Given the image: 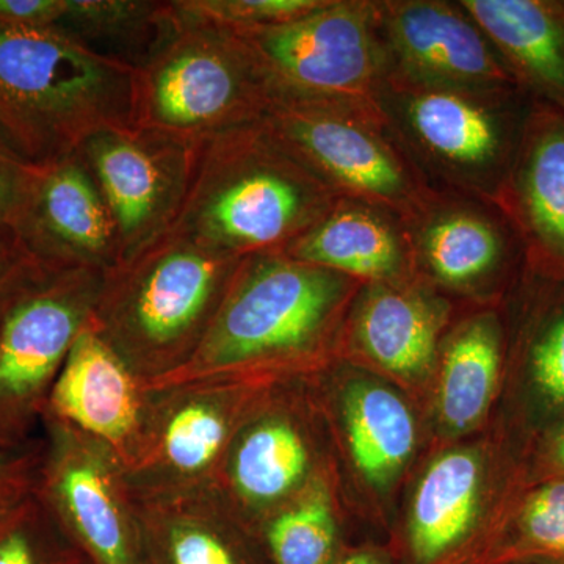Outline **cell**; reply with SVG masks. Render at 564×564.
<instances>
[{
    "mask_svg": "<svg viewBox=\"0 0 564 564\" xmlns=\"http://www.w3.org/2000/svg\"><path fill=\"white\" fill-rule=\"evenodd\" d=\"M262 121L340 198L406 220L433 191L392 139L383 113L274 101Z\"/></svg>",
    "mask_w": 564,
    "mask_h": 564,
    "instance_id": "obj_9",
    "label": "cell"
},
{
    "mask_svg": "<svg viewBox=\"0 0 564 564\" xmlns=\"http://www.w3.org/2000/svg\"><path fill=\"white\" fill-rule=\"evenodd\" d=\"M82 558L36 489L0 518V564H79Z\"/></svg>",
    "mask_w": 564,
    "mask_h": 564,
    "instance_id": "obj_28",
    "label": "cell"
},
{
    "mask_svg": "<svg viewBox=\"0 0 564 564\" xmlns=\"http://www.w3.org/2000/svg\"><path fill=\"white\" fill-rule=\"evenodd\" d=\"M326 0H182L185 9L229 29L267 28L306 17Z\"/></svg>",
    "mask_w": 564,
    "mask_h": 564,
    "instance_id": "obj_30",
    "label": "cell"
},
{
    "mask_svg": "<svg viewBox=\"0 0 564 564\" xmlns=\"http://www.w3.org/2000/svg\"><path fill=\"white\" fill-rule=\"evenodd\" d=\"M459 2L499 52L519 90L564 113V2Z\"/></svg>",
    "mask_w": 564,
    "mask_h": 564,
    "instance_id": "obj_22",
    "label": "cell"
},
{
    "mask_svg": "<svg viewBox=\"0 0 564 564\" xmlns=\"http://www.w3.org/2000/svg\"><path fill=\"white\" fill-rule=\"evenodd\" d=\"M529 106L519 88L463 90L392 79L378 98L386 128L430 187L494 204L513 165Z\"/></svg>",
    "mask_w": 564,
    "mask_h": 564,
    "instance_id": "obj_6",
    "label": "cell"
},
{
    "mask_svg": "<svg viewBox=\"0 0 564 564\" xmlns=\"http://www.w3.org/2000/svg\"><path fill=\"white\" fill-rule=\"evenodd\" d=\"M106 272L29 258L0 296V444L43 433L47 400L91 321Z\"/></svg>",
    "mask_w": 564,
    "mask_h": 564,
    "instance_id": "obj_7",
    "label": "cell"
},
{
    "mask_svg": "<svg viewBox=\"0 0 564 564\" xmlns=\"http://www.w3.org/2000/svg\"><path fill=\"white\" fill-rule=\"evenodd\" d=\"M518 530L530 551L564 558V478L549 481L527 497Z\"/></svg>",
    "mask_w": 564,
    "mask_h": 564,
    "instance_id": "obj_31",
    "label": "cell"
},
{
    "mask_svg": "<svg viewBox=\"0 0 564 564\" xmlns=\"http://www.w3.org/2000/svg\"><path fill=\"white\" fill-rule=\"evenodd\" d=\"M505 332L496 306L455 317L437 359L436 413L448 436L473 432L489 413L502 373Z\"/></svg>",
    "mask_w": 564,
    "mask_h": 564,
    "instance_id": "obj_23",
    "label": "cell"
},
{
    "mask_svg": "<svg viewBox=\"0 0 564 564\" xmlns=\"http://www.w3.org/2000/svg\"><path fill=\"white\" fill-rule=\"evenodd\" d=\"M65 7L66 0H0V22L13 28H55Z\"/></svg>",
    "mask_w": 564,
    "mask_h": 564,
    "instance_id": "obj_34",
    "label": "cell"
},
{
    "mask_svg": "<svg viewBox=\"0 0 564 564\" xmlns=\"http://www.w3.org/2000/svg\"><path fill=\"white\" fill-rule=\"evenodd\" d=\"M386 79L463 90L519 88L462 2L375 0Z\"/></svg>",
    "mask_w": 564,
    "mask_h": 564,
    "instance_id": "obj_15",
    "label": "cell"
},
{
    "mask_svg": "<svg viewBox=\"0 0 564 564\" xmlns=\"http://www.w3.org/2000/svg\"><path fill=\"white\" fill-rule=\"evenodd\" d=\"M7 513H9V511H7ZM7 513H6V514H7ZM2 516H3V514H2ZM2 516H0V518H2Z\"/></svg>",
    "mask_w": 564,
    "mask_h": 564,
    "instance_id": "obj_39",
    "label": "cell"
},
{
    "mask_svg": "<svg viewBox=\"0 0 564 564\" xmlns=\"http://www.w3.org/2000/svg\"><path fill=\"white\" fill-rule=\"evenodd\" d=\"M133 68L61 28L0 22V140L43 166L107 126L132 124Z\"/></svg>",
    "mask_w": 564,
    "mask_h": 564,
    "instance_id": "obj_4",
    "label": "cell"
},
{
    "mask_svg": "<svg viewBox=\"0 0 564 564\" xmlns=\"http://www.w3.org/2000/svg\"><path fill=\"white\" fill-rule=\"evenodd\" d=\"M148 402L150 384L88 323L52 386L46 417L99 441L128 470L139 455Z\"/></svg>",
    "mask_w": 564,
    "mask_h": 564,
    "instance_id": "obj_18",
    "label": "cell"
},
{
    "mask_svg": "<svg viewBox=\"0 0 564 564\" xmlns=\"http://www.w3.org/2000/svg\"><path fill=\"white\" fill-rule=\"evenodd\" d=\"M339 199L259 121L198 144L191 187L172 229L212 250L247 258L285 250Z\"/></svg>",
    "mask_w": 564,
    "mask_h": 564,
    "instance_id": "obj_2",
    "label": "cell"
},
{
    "mask_svg": "<svg viewBox=\"0 0 564 564\" xmlns=\"http://www.w3.org/2000/svg\"><path fill=\"white\" fill-rule=\"evenodd\" d=\"M198 144L140 126H107L76 151L110 212L120 263L173 228L191 187Z\"/></svg>",
    "mask_w": 564,
    "mask_h": 564,
    "instance_id": "obj_12",
    "label": "cell"
},
{
    "mask_svg": "<svg viewBox=\"0 0 564 564\" xmlns=\"http://www.w3.org/2000/svg\"><path fill=\"white\" fill-rule=\"evenodd\" d=\"M132 497L144 564H256L258 536L215 486Z\"/></svg>",
    "mask_w": 564,
    "mask_h": 564,
    "instance_id": "obj_20",
    "label": "cell"
},
{
    "mask_svg": "<svg viewBox=\"0 0 564 564\" xmlns=\"http://www.w3.org/2000/svg\"><path fill=\"white\" fill-rule=\"evenodd\" d=\"M455 304L421 280L362 284L345 321L339 361L359 362L399 383H432Z\"/></svg>",
    "mask_w": 564,
    "mask_h": 564,
    "instance_id": "obj_16",
    "label": "cell"
},
{
    "mask_svg": "<svg viewBox=\"0 0 564 564\" xmlns=\"http://www.w3.org/2000/svg\"><path fill=\"white\" fill-rule=\"evenodd\" d=\"M281 252L361 284L417 280L402 218L358 199L340 198Z\"/></svg>",
    "mask_w": 564,
    "mask_h": 564,
    "instance_id": "obj_21",
    "label": "cell"
},
{
    "mask_svg": "<svg viewBox=\"0 0 564 564\" xmlns=\"http://www.w3.org/2000/svg\"><path fill=\"white\" fill-rule=\"evenodd\" d=\"M11 228L35 261L104 272L120 263L110 212L77 152L35 166Z\"/></svg>",
    "mask_w": 564,
    "mask_h": 564,
    "instance_id": "obj_17",
    "label": "cell"
},
{
    "mask_svg": "<svg viewBox=\"0 0 564 564\" xmlns=\"http://www.w3.org/2000/svg\"><path fill=\"white\" fill-rule=\"evenodd\" d=\"M79 564H91L90 562H87V560L82 558Z\"/></svg>",
    "mask_w": 564,
    "mask_h": 564,
    "instance_id": "obj_38",
    "label": "cell"
},
{
    "mask_svg": "<svg viewBox=\"0 0 564 564\" xmlns=\"http://www.w3.org/2000/svg\"><path fill=\"white\" fill-rule=\"evenodd\" d=\"M522 352L536 395L549 408H564V293L529 318Z\"/></svg>",
    "mask_w": 564,
    "mask_h": 564,
    "instance_id": "obj_29",
    "label": "cell"
},
{
    "mask_svg": "<svg viewBox=\"0 0 564 564\" xmlns=\"http://www.w3.org/2000/svg\"><path fill=\"white\" fill-rule=\"evenodd\" d=\"M273 383L195 380L150 384L139 455L124 473L131 491L176 492L214 486L237 430Z\"/></svg>",
    "mask_w": 564,
    "mask_h": 564,
    "instance_id": "obj_10",
    "label": "cell"
},
{
    "mask_svg": "<svg viewBox=\"0 0 564 564\" xmlns=\"http://www.w3.org/2000/svg\"><path fill=\"white\" fill-rule=\"evenodd\" d=\"M169 28L133 69L132 124L202 143L262 121L265 85L229 29L174 0Z\"/></svg>",
    "mask_w": 564,
    "mask_h": 564,
    "instance_id": "obj_5",
    "label": "cell"
},
{
    "mask_svg": "<svg viewBox=\"0 0 564 564\" xmlns=\"http://www.w3.org/2000/svg\"><path fill=\"white\" fill-rule=\"evenodd\" d=\"M35 166L0 140V225L11 226L17 218Z\"/></svg>",
    "mask_w": 564,
    "mask_h": 564,
    "instance_id": "obj_33",
    "label": "cell"
},
{
    "mask_svg": "<svg viewBox=\"0 0 564 564\" xmlns=\"http://www.w3.org/2000/svg\"><path fill=\"white\" fill-rule=\"evenodd\" d=\"M339 419L345 448L364 484L388 491L417 447V422L399 391L372 375L345 380Z\"/></svg>",
    "mask_w": 564,
    "mask_h": 564,
    "instance_id": "obj_25",
    "label": "cell"
},
{
    "mask_svg": "<svg viewBox=\"0 0 564 564\" xmlns=\"http://www.w3.org/2000/svg\"><path fill=\"white\" fill-rule=\"evenodd\" d=\"M552 458L564 470V426L556 434L554 447H552Z\"/></svg>",
    "mask_w": 564,
    "mask_h": 564,
    "instance_id": "obj_37",
    "label": "cell"
},
{
    "mask_svg": "<svg viewBox=\"0 0 564 564\" xmlns=\"http://www.w3.org/2000/svg\"><path fill=\"white\" fill-rule=\"evenodd\" d=\"M126 469L109 447L44 419L39 491L91 564H144Z\"/></svg>",
    "mask_w": 564,
    "mask_h": 564,
    "instance_id": "obj_11",
    "label": "cell"
},
{
    "mask_svg": "<svg viewBox=\"0 0 564 564\" xmlns=\"http://www.w3.org/2000/svg\"><path fill=\"white\" fill-rule=\"evenodd\" d=\"M242 259L170 229L106 272L90 326L141 380L161 384L198 351Z\"/></svg>",
    "mask_w": 564,
    "mask_h": 564,
    "instance_id": "obj_3",
    "label": "cell"
},
{
    "mask_svg": "<svg viewBox=\"0 0 564 564\" xmlns=\"http://www.w3.org/2000/svg\"><path fill=\"white\" fill-rule=\"evenodd\" d=\"M496 204L518 234L529 269L564 281V113L551 104L530 99Z\"/></svg>",
    "mask_w": 564,
    "mask_h": 564,
    "instance_id": "obj_19",
    "label": "cell"
},
{
    "mask_svg": "<svg viewBox=\"0 0 564 564\" xmlns=\"http://www.w3.org/2000/svg\"><path fill=\"white\" fill-rule=\"evenodd\" d=\"M302 378V377H300ZM296 378L262 393L237 430L215 488L252 532L274 511L322 477L306 397L292 391Z\"/></svg>",
    "mask_w": 564,
    "mask_h": 564,
    "instance_id": "obj_14",
    "label": "cell"
},
{
    "mask_svg": "<svg viewBox=\"0 0 564 564\" xmlns=\"http://www.w3.org/2000/svg\"><path fill=\"white\" fill-rule=\"evenodd\" d=\"M29 258L14 229L0 225V296Z\"/></svg>",
    "mask_w": 564,
    "mask_h": 564,
    "instance_id": "obj_35",
    "label": "cell"
},
{
    "mask_svg": "<svg viewBox=\"0 0 564 564\" xmlns=\"http://www.w3.org/2000/svg\"><path fill=\"white\" fill-rule=\"evenodd\" d=\"M229 29V28H226ZM269 91L270 102L377 111L386 61L375 0H326L284 24L229 29Z\"/></svg>",
    "mask_w": 564,
    "mask_h": 564,
    "instance_id": "obj_8",
    "label": "cell"
},
{
    "mask_svg": "<svg viewBox=\"0 0 564 564\" xmlns=\"http://www.w3.org/2000/svg\"><path fill=\"white\" fill-rule=\"evenodd\" d=\"M333 564H389V562L378 552L358 551L344 556L339 562H334Z\"/></svg>",
    "mask_w": 564,
    "mask_h": 564,
    "instance_id": "obj_36",
    "label": "cell"
},
{
    "mask_svg": "<svg viewBox=\"0 0 564 564\" xmlns=\"http://www.w3.org/2000/svg\"><path fill=\"white\" fill-rule=\"evenodd\" d=\"M485 492L477 448L456 447L429 464L411 499L408 544L414 564H445L473 533Z\"/></svg>",
    "mask_w": 564,
    "mask_h": 564,
    "instance_id": "obj_24",
    "label": "cell"
},
{
    "mask_svg": "<svg viewBox=\"0 0 564 564\" xmlns=\"http://www.w3.org/2000/svg\"><path fill=\"white\" fill-rule=\"evenodd\" d=\"M361 285L281 251L247 256L198 351L161 384L310 377L339 358Z\"/></svg>",
    "mask_w": 564,
    "mask_h": 564,
    "instance_id": "obj_1",
    "label": "cell"
},
{
    "mask_svg": "<svg viewBox=\"0 0 564 564\" xmlns=\"http://www.w3.org/2000/svg\"><path fill=\"white\" fill-rule=\"evenodd\" d=\"M173 10V2L158 0H66L57 28L96 54L135 69L158 46Z\"/></svg>",
    "mask_w": 564,
    "mask_h": 564,
    "instance_id": "obj_26",
    "label": "cell"
},
{
    "mask_svg": "<svg viewBox=\"0 0 564 564\" xmlns=\"http://www.w3.org/2000/svg\"><path fill=\"white\" fill-rule=\"evenodd\" d=\"M403 223L415 276L451 302L494 304L524 254L499 206L466 193L433 188Z\"/></svg>",
    "mask_w": 564,
    "mask_h": 564,
    "instance_id": "obj_13",
    "label": "cell"
},
{
    "mask_svg": "<svg viewBox=\"0 0 564 564\" xmlns=\"http://www.w3.org/2000/svg\"><path fill=\"white\" fill-rule=\"evenodd\" d=\"M41 459L43 433L31 444H0V516L35 492Z\"/></svg>",
    "mask_w": 564,
    "mask_h": 564,
    "instance_id": "obj_32",
    "label": "cell"
},
{
    "mask_svg": "<svg viewBox=\"0 0 564 564\" xmlns=\"http://www.w3.org/2000/svg\"><path fill=\"white\" fill-rule=\"evenodd\" d=\"M337 534L336 508L325 474L256 529L273 564H333Z\"/></svg>",
    "mask_w": 564,
    "mask_h": 564,
    "instance_id": "obj_27",
    "label": "cell"
}]
</instances>
